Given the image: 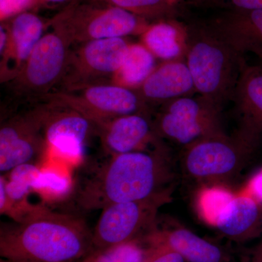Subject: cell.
<instances>
[{
  "label": "cell",
  "mask_w": 262,
  "mask_h": 262,
  "mask_svg": "<svg viewBox=\"0 0 262 262\" xmlns=\"http://www.w3.org/2000/svg\"><path fill=\"white\" fill-rule=\"evenodd\" d=\"M173 179L161 149L114 155L75 186L71 198L84 211L102 210L114 203L143 201L170 192Z\"/></svg>",
  "instance_id": "1"
},
{
  "label": "cell",
  "mask_w": 262,
  "mask_h": 262,
  "mask_svg": "<svg viewBox=\"0 0 262 262\" xmlns=\"http://www.w3.org/2000/svg\"><path fill=\"white\" fill-rule=\"evenodd\" d=\"M94 251L93 232L82 218L44 204L0 230L1 262H79Z\"/></svg>",
  "instance_id": "2"
},
{
  "label": "cell",
  "mask_w": 262,
  "mask_h": 262,
  "mask_svg": "<svg viewBox=\"0 0 262 262\" xmlns=\"http://www.w3.org/2000/svg\"><path fill=\"white\" fill-rule=\"evenodd\" d=\"M187 64L194 89L219 108L232 99L246 62L208 26L186 33Z\"/></svg>",
  "instance_id": "3"
},
{
  "label": "cell",
  "mask_w": 262,
  "mask_h": 262,
  "mask_svg": "<svg viewBox=\"0 0 262 262\" xmlns=\"http://www.w3.org/2000/svg\"><path fill=\"white\" fill-rule=\"evenodd\" d=\"M51 24L63 30L72 43L125 37L143 33L147 20L113 5L80 0L51 18Z\"/></svg>",
  "instance_id": "4"
},
{
  "label": "cell",
  "mask_w": 262,
  "mask_h": 262,
  "mask_svg": "<svg viewBox=\"0 0 262 262\" xmlns=\"http://www.w3.org/2000/svg\"><path fill=\"white\" fill-rule=\"evenodd\" d=\"M16 77L10 80L18 94L46 97L61 80L73 43L63 30L51 24Z\"/></svg>",
  "instance_id": "5"
},
{
  "label": "cell",
  "mask_w": 262,
  "mask_h": 262,
  "mask_svg": "<svg viewBox=\"0 0 262 262\" xmlns=\"http://www.w3.org/2000/svg\"><path fill=\"white\" fill-rule=\"evenodd\" d=\"M52 104L79 112L99 128L117 117L139 113L141 96L115 84H97L45 97Z\"/></svg>",
  "instance_id": "6"
},
{
  "label": "cell",
  "mask_w": 262,
  "mask_h": 262,
  "mask_svg": "<svg viewBox=\"0 0 262 262\" xmlns=\"http://www.w3.org/2000/svg\"><path fill=\"white\" fill-rule=\"evenodd\" d=\"M220 108L204 98L170 100L157 120V134L187 146L200 139L224 134Z\"/></svg>",
  "instance_id": "7"
},
{
  "label": "cell",
  "mask_w": 262,
  "mask_h": 262,
  "mask_svg": "<svg viewBox=\"0 0 262 262\" xmlns=\"http://www.w3.org/2000/svg\"><path fill=\"white\" fill-rule=\"evenodd\" d=\"M253 148L225 134L204 138L185 146L182 163L191 178L214 182L237 173Z\"/></svg>",
  "instance_id": "8"
},
{
  "label": "cell",
  "mask_w": 262,
  "mask_h": 262,
  "mask_svg": "<svg viewBox=\"0 0 262 262\" xmlns=\"http://www.w3.org/2000/svg\"><path fill=\"white\" fill-rule=\"evenodd\" d=\"M169 192L143 201L114 203L102 209L93 232L94 250L138 238L154 227L158 209L166 203Z\"/></svg>",
  "instance_id": "9"
},
{
  "label": "cell",
  "mask_w": 262,
  "mask_h": 262,
  "mask_svg": "<svg viewBox=\"0 0 262 262\" xmlns=\"http://www.w3.org/2000/svg\"><path fill=\"white\" fill-rule=\"evenodd\" d=\"M129 46L125 37L110 38L82 43L78 49L70 51L61 79L67 91L113 81Z\"/></svg>",
  "instance_id": "10"
},
{
  "label": "cell",
  "mask_w": 262,
  "mask_h": 262,
  "mask_svg": "<svg viewBox=\"0 0 262 262\" xmlns=\"http://www.w3.org/2000/svg\"><path fill=\"white\" fill-rule=\"evenodd\" d=\"M47 108L17 116L0 129V171L8 173L23 164L32 163L47 146L44 122Z\"/></svg>",
  "instance_id": "11"
},
{
  "label": "cell",
  "mask_w": 262,
  "mask_h": 262,
  "mask_svg": "<svg viewBox=\"0 0 262 262\" xmlns=\"http://www.w3.org/2000/svg\"><path fill=\"white\" fill-rule=\"evenodd\" d=\"M9 33L8 44L1 55V76L11 80L22 70L37 43L51 26V19L46 20L34 12L27 10L5 22Z\"/></svg>",
  "instance_id": "12"
},
{
  "label": "cell",
  "mask_w": 262,
  "mask_h": 262,
  "mask_svg": "<svg viewBox=\"0 0 262 262\" xmlns=\"http://www.w3.org/2000/svg\"><path fill=\"white\" fill-rule=\"evenodd\" d=\"M61 107L63 111L56 113L47 108L44 122L46 142L57 154L79 161L83 157L86 140L96 126L79 112Z\"/></svg>",
  "instance_id": "13"
},
{
  "label": "cell",
  "mask_w": 262,
  "mask_h": 262,
  "mask_svg": "<svg viewBox=\"0 0 262 262\" xmlns=\"http://www.w3.org/2000/svg\"><path fill=\"white\" fill-rule=\"evenodd\" d=\"M232 100L239 121L237 139L254 149L262 136V66L245 65Z\"/></svg>",
  "instance_id": "14"
},
{
  "label": "cell",
  "mask_w": 262,
  "mask_h": 262,
  "mask_svg": "<svg viewBox=\"0 0 262 262\" xmlns=\"http://www.w3.org/2000/svg\"><path fill=\"white\" fill-rule=\"evenodd\" d=\"M208 27L243 58L252 53L262 61V9L229 10Z\"/></svg>",
  "instance_id": "15"
},
{
  "label": "cell",
  "mask_w": 262,
  "mask_h": 262,
  "mask_svg": "<svg viewBox=\"0 0 262 262\" xmlns=\"http://www.w3.org/2000/svg\"><path fill=\"white\" fill-rule=\"evenodd\" d=\"M41 169L32 163L23 164L8 172V177L0 176V213L15 222H20L27 215L39 209L43 204L34 205L29 196Z\"/></svg>",
  "instance_id": "16"
},
{
  "label": "cell",
  "mask_w": 262,
  "mask_h": 262,
  "mask_svg": "<svg viewBox=\"0 0 262 262\" xmlns=\"http://www.w3.org/2000/svg\"><path fill=\"white\" fill-rule=\"evenodd\" d=\"M261 218V203L245 191L229 196L215 213L211 225L230 238L243 239L254 233Z\"/></svg>",
  "instance_id": "17"
},
{
  "label": "cell",
  "mask_w": 262,
  "mask_h": 262,
  "mask_svg": "<svg viewBox=\"0 0 262 262\" xmlns=\"http://www.w3.org/2000/svg\"><path fill=\"white\" fill-rule=\"evenodd\" d=\"M98 130L111 156L145 150L154 134L149 120L140 113L117 117Z\"/></svg>",
  "instance_id": "18"
},
{
  "label": "cell",
  "mask_w": 262,
  "mask_h": 262,
  "mask_svg": "<svg viewBox=\"0 0 262 262\" xmlns=\"http://www.w3.org/2000/svg\"><path fill=\"white\" fill-rule=\"evenodd\" d=\"M144 239L148 247L170 248L187 262H222L225 258L218 246L183 227L166 230L152 227Z\"/></svg>",
  "instance_id": "19"
},
{
  "label": "cell",
  "mask_w": 262,
  "mask_h": 262,
  "mask_svg": "<svg viewBox=\"0 0 262 262\" xmlns=\"http://www.w3.org/2000/svg\"><path fill=\"white\" fill-rule=\"evenodd\" d=\"M193 90L194 82L187 63L173 61L155 69L141 86L140 96L151 101H170Z\"/></svg>",
  "instance_id": "20"
},
{
  "label": "cell",
  "mask_w": 262,
  "mask_h": 262,
  "mask_svg": "<svg viewBox=\"0 0 262 262\" xmlns=\"http://www.w3.org/2000/svg\"><path fill=\"white\" fill-rule=\"evenodd\" d=\"M185 38L177 24L167 20L148 26L142 33L143 45L155 57L165 61L181 56L186 46Z\"/></svg>",
  "instance_id": "21"
},
{
  "label": "cell",
  "mask_w": 262,
  "mask_h": 262,
  "mask_svg": "<svg viewBox=\"0 0 262 262\" xmlns=\"http://www.w3.org/2000/svg\"><path fill=\"white\" fill-rule=\"evenodd\" d=\"M155 63V56L144 45H130L113 84L130 89L141 86L156 68Z\"/></svg>",
  "instance_id": "22"
},
{
  "label": "cell",
  "mask_w": 262,
  "mask_h": 262,
  "mask_svg": "<svg viewBox=\"0 0 262 262\" xmlns=\"http://www.w3.org/2000/svg\"><path fill=\"white\" fill-rule=\"evenodd\" d=\"M75 184L68 174L54 169L41 170L33 192L42 200L43 204H56L67 201L73 194Z\"/></svg>",
  "instance_id": "23"
},
{
  "label": "cell",
  "mask_w": 262,
  "mask_h": 262,
  "mask_svg": "<svg viewBox=\"0 0 262 262\" xmlns=\"http://www.w3.org/2000/svg\"><path fill=\"white\" fill-rule=\"evenodd\" d=\"M149 252V247H144L139 238H136L102 249L94 250L80 261L144 262Z\"/></svg>",
  "instance_id": "24"
},
{
  "label": "cell",
  "mask_w": 262,
  "mask_h": 262,
  "mask_svg": "<svg viewBox=\"0 0 262 262\" xmlns=\"http://www.w3.org/2000/svg\"><path fill=\"white\" fill-rule=\"evenodd\" d=\"M113 5L127 10L141 18H163L173 10V0H92Z\"/></svg>",
  "instance_id": "25"
},
{
  "label": "cell",
  "mask_w": 262,
  "mask_h": 262,
  "mask_svg": "<svg viewBox=\"0 0 262 262\" xmlns=\"http://www.w3.org/2000/svg\"><path fill=\"white\" fill-rule=\"evenodd\" d=\"M37 7L36 0H0V19L5 22Z\"/></svg>",
  "instance_id": "26"
},
{
  "label": "cell",
  "mask_w": 262,
  "mask_h": 262,
  "mask_svg": "<svg viewBox=\"0 0 262 262\" xmlns=\"http://www.w3.org/2000/svg\"><path fill=\"white\" fill-rule=\"evenodd\" d=\"M149 256L144 262H187L179 253L168 248H149Z\"/></svg>",
  "instance_id": "27"
},
{
  "label": "cell",
  "mask_w": 262,
  "mask_h": 262,
  "mask_svg": "<svg viewBox=\"0 0 262 262\" xmlns=\"http://www.w3.org/2000/svg\"><path fill=\"white\" fill-rule=\"evenodd\" d=\"M223 5L229 10H255L262 9V0H211Z\"/></svg>",
  "instance_id": "28"
},
{
  "label": "cell",
  "mask_w": 262,
  "mask_h": 262,
  "mask_svg": "<svg viewBox=\"0 0 262 262\" xmlns=\"http://www.w3.org/2000/svg\"><path fill=\"white\" fill-rule=\"evenodd\" d=\"M246 191L262 205V169L253 175Z\"/></svg>",
  "instance_id": "29"
},
{
  "label": "cell",
  "mask_w": 262,
  "mask_h": 262,
  "mask_svg": "<svg viewBox=\"0 0 262 262\" xmlns=\"http://www.w3.org/2000/svg\"><path fill=\"white\" fill-rule=\"evenodd\" d=\"M37 1V6L42 5V6L48 7V8H58L60 7L61 10L70 5L80 1V0H36Z\"/></svg>",
  "instance_id": "30"
},
{
  "label": "cell",
  "mask_w": 262,
  "mask_h": 262,
  "mask_svg": "<svg viewBox=\"0 0 262 262\" xmlns=\"http://www.w3.org/2000/svg\"><path fill=\"white\" fill-rule=\"evenodd\" d=\"M253 262H262V244L260 247L258 248L256 256H255L254 261Z\"/></svg>",
  "instance_id": "31"
},
{
  "label": "cell",
  "mask_w": 262,
  "mask_h": 262,
  "mask_svg": "<svg viewBox=\"0 0 262 262\" xmlns=\"http://www.w3.org/2000/svg\"><path fill=\"white\" fill-rule=\"evenodd\" d=\"M79 262H81V261H79Z\"/></svg>",
  "instance_id": "32"
}]
</instances>
